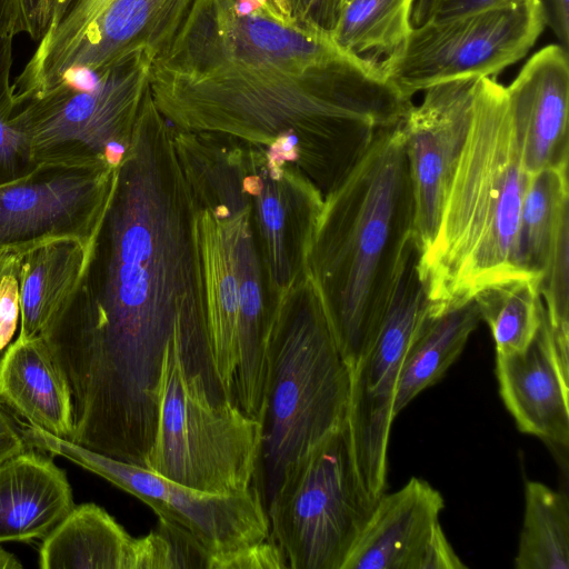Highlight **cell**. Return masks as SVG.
Instances as JSON below:
<instances>
[{
	"mask_svg": "<svg viewBox=\"0 0 569 569\" xmlns=\"http://www.w3.org/2000/svg\"><path fill=\"white\" fill-rule=\"evenodd\" d=\"M200 323L198 203L172 127L147 97L76 289L40 335L71 391L72 441L144 458L167 345Z\"/></svg>",
	"mask_w": 569,
	"mask_h": 569,
	"instance_id": "obj_1",
	"label": "cell"
},
{
	"mask_svg": "<svg viewBox=\"0 0 569 569\" xmlns=\"http://www.w3.org/2000/svg\"><path fill=\"white\" fill-rule=\"evenodd\" d=\"M150 88L174 129L261 149L298 136L308 177L323 189L338 184L412 104L329 32L281 21L261 0H193L151 63Z\"/></svg>",
	"mask_w": 569,
	"mask_h": 569,
	"instance_id": "obj_2",
	"label": "cell"
},
{
	"mask_svg": "<svg viewBox=\"0 0 569 569\" xmlns=\"http://www.w3.org/2000/svg\"><path fill=\"white\" fill-rule=\"evenodd\" d=\"M416 243L400 121L381 130L323 196L307 256L308 278L350 371L375 341Z\"/></svg>",
	"mask_w": 569,
	"mask_h": 569,
	"instance_id": "obj_3",
	"label": "cell"
},
{
	"mask_svg": "<svg viewBox=\"0 0 569 569\" xmlns=\"http://www.w3.org/2000/svg\"><path fill=\"white\" fill-rule=\"evenodd\" d=\"M530 174L516 140L506 87L476 82L471 122L431 244L418 268L436 316L490 284L528 278L517 263L521 204Z\"/></svg>",
	"mask_w": 569,
	"mask_h": 569,
	"instance_id": "obj_4",
	"label": "cell"
},
{
	"mask_svg": "<svg viewBox=\"0 0 569 569\" xmlns=\"http://www.w3.org/2000/svg\"><path fill=\"white\" fill-rule=\"evenodd\" d=\"M260 448V421L223 388L206 326L179 329L164 350L144 467L200 491L241 492L254 485Z\"/></svg>",
	"mask_w": 569,
	"mask_h": 569,
	"instance_id": "obj_5",
	"label": "cell"
},
{
	"mask_svg": "<svg viewBox=\"0 0 569 569\" xmlns=\"http://www.w3.org/2000/svg\"><path fill=\"white\" fill-rule=\"evenodd\" d=\"M350 370L309 278L274 303L264 358L254 485L264 506L283 469L346 425Z\"/></svg>",
	"mask_w": 569,
	"mask_h": 569,
	"instance_id": "obj_6",
	"label": "cell"
},
{
	"mask_svg": "<svg viewBox=\"0 0 569 569\" xmlns=\"http://www.w3.org/2000/svg\"><path fill=\"white\" fill-rule=\"evenodd\" d=\"M375 502L356 473L346 425L289 463L267 505L291 569H341Z\"/></svg>",
	"mask_w": 569,
	"mask_h": 569,
	"instance_id": "obj_7",
	"label": "cell"
},
{
	"mask_svg": "<svg viewBox=\"0 0 569 569\" xmlns=\"http://www.w3.org/2000/svg\"><path fill=\"white\" fill-rule=\"evenodd\" d=\"M193 0H73L42 37L12 82L17 107L56 87L69 72L99 73L170 44Z\"/></svg>",
	"mask_w": 569,
	"mask_h": 569,
	"instance_id": "obj_8",
	"label": "cell"
},
{
	"mask_svg": "<svg viewBox=\"0 0 569 569\" xmlns=\"http://www.w3.org/2000/svg\"><path fill=\"white\" fill-rule=\"evenodd\" d=\"M546 28L538 0H508L412 28L380 70L407 98L460 79L495 78L521 60Z\"/></svg>",
	"mask_w": 569,
	"mask_h": 569,
	"instance_id": "obj_9",
	"label": "cell"
},
{
	"mask_svg": "<svg viewBox=\"0 0 569 569\" xmlns=\"http://www.w3.org/2000/svg\"><path fill=\"white\" fill-rule=\"evenodd\" d=\"M151 63L136 58L99 72L91 87L60 83L17 107L13 122L28 139L33 162L108 163L111 147L129 144L151 90Z\"/></svg>",
	"mask_w": 569,
	"mask_h": 569,
	"instance_id": "obj_10",
	"label": "cell"
},
{
	"mask_svg": "<svg viewBox=\"0 0 569 569\" xmlns=\"http://www.w3.org/2000/svg\"><path fill=\"white\" fill-rule=\"evenodd\" d=\"M20 432L27 446L62 457L136 496L157 513L159 520L193 537L210 552V560L216 555L270 536L267 509L256 485L241 492H204L159 476L146 467L56 437L38 427L26 425Z\"/></svg>",
	"mask_w": 569,
	"mask_h": 569,
	"instance_id": "obj_11",
	"label": "cell"
},
{
	"mask_svg": "<svg viewBox=\"0 0 569 569\" xmlns=\"http://www.w3.org/2000/svg\"><path fill=\"white\" fill-rule=\"evenodd\" d=\"M419 257L416 243L375 341L350 371L346 420L350 453L360 485L372 502L387 487L388 443L401 367L417 330L429 315Z\"/></svg>",
	"mask_w": 569,
	"mask_h": 569,
	"instance_id": "obj_12",
	"label": "cell"
},
{
	"mask_svg": "<svg viewBox=\"0 0 569 569\" xmlns=\"http://www.w3.org/2000/svg\"><path fill=\"white\" fill-rule=\"evenodd\" d=\"M116 169L108 163H39L0 186V258L58 240L87 250L106 210Z\"/></svg>",
	"mask_w": 569,
	"mask_h": 569,
	"instance_id": "obj_13",
	"label": "cell"
},
{
	"mask_svg": "<svg viewBox=\"0 0 569 569\" xmlns=\"http://www.w3.org/2000/svg\"><path fill=\"white\" fill-rule=\"evenodd\" d=\"M247 193L271 305L308 278L307 256L323 194L299 168L271 163L264 151L239 148Z\"/></svg>",
	"mask_w": 569,
	"mask_h": 569,
	"instance_id": "obj_14",
	"label": "cell"
},
{
	"mask_svg": "<svg viewBox=\"0 0 569 569\" xmlns=\"http://www.w3.org/2000/svg\"><path fill=\"white\" fill-rule=\"evenodd\" d=\"M478 79L425 90L401 120L415 203V239L423 252L432 242L445 197L467 140Z\"/></svg>",
	"mask_w": 569,
	"mask_h": 569,
	"instance_id": "obj_15",
	"label": "cell"
},
{
	"mask_svg": "<svg viewBox=\"0 0 569 569\" xmlns=\"http://www.w3.org/2000/svg\"><path fill=\"white\" fill-rule=\"evenodd\" d=\"M443 508L441 493L420 478L412 477L392 493L383 492L341 569L467 568L441 528Z\"/></svg>",
	"mask_w": 569,
	"mask_h": 569,
	"instance_id": "obj_16",
	"label": "cell"
},
{
	"mask_svg": "<svg viewBox=\"0 0 569 569\" xmlns=\"http://www.w3.org/2000/svg\"><path fill=\"white\" fill-rule=\"evenodd\" d=\"M506 93L525 170L568 168V50L558 43L537 51Z\"/></svg>",
	"mask_w": 569,
	"mask_h": 569,
	"instance_id": "obj_17",
	"label": "cell"
},
{
	"mask_svg": "<svg viewBox=\"0 0 569 569\" xmlns=\"http://www.w3.org/2000/svg\"><path fill=\"white\" fill-rule=\"evenodd\" d=\"M501 399L517 428L545 441L569 445V369L558 356L546 310L531 343L521 352L496 356Z\"/></svg>",
	"mask_w": 569,
	"mask_h": 569,
	"instance_id": "obj_18",
	"label": "cell"
},
{
	"mask_svg": "<svg viewBox=\"0 0 569 569\" xmlns=\"http://www.w3.org/2000/svg\"><path fill=\"white\" fill-rule=\"evenodd\" d=\"M66 472L34 451L0 462V545L43 539L74 507Z\"/></svg>",
	"mask_w": 569,
	"mask_h": 569,
	"instance_id": "obj_19",
	"label": "cell"
},
{
	"mask_svg": "<svg viewBox=\"0 0 569 569\" xmlns=\"http://www.w3.org/2000/svg\"><path fill=\"white\" fill-rule=\"evenodd\" d=\"M198 238L210 352L219 379L233 400L240 357L241 293L222 223L210 208L199 203Z\"/></svg>",
	"mask_w": 569,
	"mask_h": 569,
	"instance_id": "obj_20",
	"label": "cell"
},
{
	"mask_svg": "<svg viewBox=\"0 0 569 569\" xmlns=\"http://www.w3.org/2000/svg\"><path fill=\"white\" fill-rule=\"evenodd\" d=\"M0 400L28 425L72 441L71 391L40 336L18 337L6 348L0 358Z\"/></svg>",
	"mask_w": 569,
	"mask_h": 569,
	"instance_id": "obj_21",
	"label": "cell"
},
{
	"mask_svg": "<svg viewBox=\"0 0 569 569\" xmlns=\"http://www.w3.org/2000/svg\"><path fill=\"white\" fill-rule=\"evenodd\" d=\"M137 538L100 506L86 502L43 538L41 569H136Z\"/></svg>",
	"mask_w": 569,
	"mask_h": 569,
	"instance_id": "obj_22",
	"label": "cell"
},
{
	"mask_svg": "<svg viewBox=\"0 0 569 569\" xmlns=\"http://www.w3.org/2000/svg\"><path fill=\"white\" fill-rule=\"evenodd\" d=\"M87 249L74 240H58L21 257L18 337L41 335L64 307L81 276Z\"/></svg>",
	"mask_w": 569,
	"mask_h": 569,
	"instance_id": "obj_23",
	"label": "cell"
},
{
	"mask_svg": "<svg viewBox=\"0 0 569 569\" xmlns=\"http://www.w3.org/2000/svg\"><path fill=\"white\" fill-rule=\"evenodd\" d=\"M481 321L475 300L428 315L406 353L393 400L396 417L422 390L435 385L459 358Z\"/></svg>",
	"mask_w": 569,
	"mask_h": 569,
	"instance_id": "obj_24",
	"label": "cell"
},
{
	"mask_svg": "<svg viewBox=\"0 0 569 569\" xmlns=\"http://www.w3.org/2000/svg\"><path fill=\"white\" fill-rule=\"evenodd\" d=\"M416 0H349L330 32L346 53L380 69L405 44ZM382 72V71H381Z\"/></svg>",
	"mask_w": 569,
	"mask_h": 569,
	"instance_id": "obj_25",
	"label": "cell"
},
{
	"mask_svg": "<svg viewBox=\"0 0 569 569\" xmlns=\"http://www.w3.org/2000/svg\"><path fill=\"white\" fill-rule=\"evenodd\" d=\"M566 217H569L568 168L530 174L517 241V263L526 277L540 281L555 236Z\"/></svg>",
	"mask_w": 569,
	"mask_h": 569,
	"instance_id": "obj_26",
	"label": "cell"
},
{
	"mask_svg": "<svg viewBox=\"0 0 569 569\" xmlns=\"http://www.w3.org/2000/svg\"><path fill=\"white\" fill-rule=\"evenodd\" d=\"M517 569H569V502L560 490L527 481Z\"/></svg>",
	"mask_w": 569,
	"mask_h": 569,
	"instance_id": "obj_27",
	"label": "cell"
},
{
	"mask_svg": "<svg viewBox=\"0 0 569 569\" xmlns=\"http://www.w3.org/2000/svg\"><path fill=\"white\" fill-rule=\"evenodd\" d=\"M473 300L490 328L496 356L521 352L531 343L545 310L537 279L497 282L478 291Z\"/></svg>",
	"mask_w": 569,
	"mask_h": 569,
	"instance_id": "obj_28",
	"label": "cell"
},
{
	"mask_svg": "<svg viewBox=\"0 0 569 569\" xmlns=\"http://www.w3.org/2000/svg\"><path fill=\"white\" fill-rule=\"evenodd\" d=\"M12 39H0V186L29 174L37 166L28 139L13 122Z\"/></svg>",
	"mask_w": 569,
	"mask_h": 569,
	"instance_id": "obj_29",
	"label": "cell"
},
{
	"mask_svg": "<svg viewBox=\"0 0 569 569\" xmlns=\"http://www.w3.org/2000/svg\"><path fill=\"white\" fill-rule=\"evenodd\" d=\"M288 561L280 546L269 536L266 540L216 555L209 569H283Z\"/></svg>",
	"mask_w": 569,
	"mask_h": 569,
	"instance_id": "obj_30",
	"label": "cell"
},
{
	"mask_svg": "<svg viewBox=\"0 0 569 569\" xmlns=\"http://www.w3.org/2000/svg\"><path fill=\"white\" fill-rule=\"evenodd\" d=\"M21 257H18L8 269L0 282V352L8 347L13 337L19 306V271Z\"/></svg>",
	"mask_w": 569,
	"mask_h": 569,
	"instance_id": "obj_31",
	"label": "cell"
},
{
	"mask_svg": "<svg viewBox=\"0 0 569 569\" xmlns=\"http://www.w3.org/2000/svg\"><path fill=\"white\" fill-rule=\"evenodd\" d=\"M51 10L52 0H17L14 34L27 33L40 41L49 28Z\"/></svg>",
	"mask_w": 569,
	"mask_h": 569,
	"instance_id": "obj_32",
	"label": "cell"
},
{
	"mask_svg": "<svg viewBox=\"0 0 569 569\" xmlns=\"http://www.w3.org/2000/svg\"><path fill=\"white\" fill-rule=\"evenodd\" d=\"M289 17L303 26L331 32L335 24L332 0H282Z\"/></svg>",
	"mask_w": 569,
	"mask_h": 569,
	"instance_id": "obj_33",
	"label": "cell"
},
{
	"mask_svg": "<svg viewBox=\"0 0 569 569\" xmlns=\"http://www.w3.org/2000/svg\"><path fill=\"white\" fill-rule=\"evenodd\" d=\"M546 27H549L559 44L568 50L569 46V0H538Z\"/></svg>",
	"mask_w": 569,
	"mask_h": 569,
	"instance_id": "obj_34",
	"label": "cell"
},
{
	"mask_svg": "<svg viewBox=\"0 0 569 569\" xmlns=\"http://www.w3.org/2000/svg\"><path fill=\"white\" fill-rule=\"evenodd\" d=\"M27 450V443L11 419L0 407V462Z\"/></svg>",
	"mask_w": 569,
	"mask_h": 569,
	"instance_id": "obj_35",
	"label": "cell"
},
{
	"mask_svg": "<svg viewBox=\"0 0 569 569\" xmlns=\"http://www.w3.org/2000/svg\"><path fill=\"white\" fill-rule=\"evenodd\" d=\"M505 1L508 0H441L432 19H448L499 4Z\"/></svg>",
	"mask_w": 569,
	"mask_h": 569,
	"instance_id": "obj_36",
	"label": "cell"
},
{
	"mask_svg": "<svg viewBox=\"0 0 569 569\" xmlns=\"http://www.w3.org/2000/svg\"><path fill=\"white\" fill-rule=\"evenodd\" d=\"M17 0H0V39L14 37Z\"/></svg>",
	"mask_w": 569,
	"mask_h": 569,
	"instance_id": "obj_37",
	"label": "cell"
},
{
	"mask_svg": "<svg viewBox=\"0 0 569 569\" xmlns=\"http://www.w3.org/2000/svg\"><path fill=\"white\" fill-rule=\"evenodd\" d=\"M441 0H416L411 13L412 28L420 27L430 21Z\"/></svg>",
	"mask_w": 569,
	"mask_h": 569,
	"instance_id": "obj_38",
	"label": "cell"
},
{
	"mask_svg": "<svg viewBox=\"0 0 569 569\" xmlns=\"http://www.w3.org/2000/svg\"><path fill=\"white\" fill-rule=\"evenodd\" d=\"M72 2L73 0H52L51 19L47 32L52 31L59 24Z\"/></svg>",
	"mask_w": 569,
	"mask_h": 569,
	"instance_id": "obj_39",
	"label": "cell"
},
{
	"mask_svg": "<svg viewBox=\"0 0 569 569\" xmlns=\"http://www.w3.org/2000/svg\"><path fill=\"white\" fill-rule=\"evenodd\" d=\"M266 7L268 8V11L271 16L274 18L284 21V22H291L293 21L286 9V6L282 0H261Z\"/></svg>",
	"mask_w": 569,
	"mask_h": 569,
	"instance_id": "obj_40",
	"label": "cell"
},
{
	"mask_svg": "<svg viewBox=\"0 0 569 569\" xmlns=\"http://www.w3.org/2000/svg\"><path fill=\"white\" fill-rule=\"evenodd\" d=\"M19 559L0 546V569H21Z\"/></svg>",
	"mask_w": 569,
	"mask_h": 569,
	"instance_id": "obj_41",
	"label": "cell"
},
{
	"mask_svg": "<svg viewBox=\"0 0 569 569\" xmlns=\"http://www.w3.org/2000/svg\"><path fill=\"white\" fill-rule=\"evenodd\" d=\"M18 256H6L0 258V282Z\"/></svg>",
	"mask_w": 569,
	"mask_h": 569,
	"instance_id": "obj_42",
	"label": "cell"
},
{
	"mask_svg": "<svg viewBox=\"0 0 569 569\" xmlns=\"http://www.w3.org/2000/svg\"><path fill=\"white\" fill-rule=\"evenodd\" d=\"M349 0H332L333 12H335V21L339 10L348 2Z\"/></svg>",
	"mask_w": 569,
	"mask_h": 569,
	"instance_id": "obj_43",
	"label": "cell"
}]
</instances>
